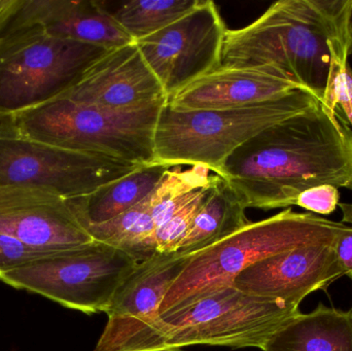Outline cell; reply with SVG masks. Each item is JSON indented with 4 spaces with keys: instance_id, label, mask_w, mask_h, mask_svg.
Instances as JSON below:
<instances>
[{
    "instance_id": "cell-7",
    "label": "cell",
    "mask_w": 352,
    "mask_h": 351,
    "mask_svg": "<svg viewBox=\"0 0 352 351\" xmlns=\"http://www.w3.org/2000/svg\"><path fill=\"white\" fill-rule=\"evenodd\" d=\"M107 51L43 27L0 37V119L61 96Z\"/></svg>"
},
{
    "instance_id": "cell-11",
    "label": "cell",
    "mask_w": 352,
    "mask_h": 351,
    "mask_svg": "<svg viewBox=\"0 0 352 351\" xmlns=\"http://www.w3.org/2000/svg\"><path fill=\"white\" fill-rule=\"evenodd\" d=\"M225 23L214 2H201L166 28L136 41L167 99L221 66Z\"/></svg>"
},
{
    "instance_id": "cell-2",
    "label": "cell",
    "mask_w": 352,
    "mask_h": 351,
    "mask_svg": "<svg viewBox=\"0 0 352 351\" xmlns=\"http://www.w3.org/2000/svg\"><path fill=\"white\" fill-rule=\"evenodd\" d=\"M352 0H280L227 29L221 66L276 70L324 102L332 52L352 45Z\"/></svg>"
},
{
    "instance_id": "cell-26",
    "label": "cell",
    "mask_w": 352,
    "mask_h": 351,
    "mask_svg": "<svg viewBox=\"0 0 352 351\" xmlns=\"http://www.w3.org/2000/svg\"><path fill=\"white\" fill-rule=\"evenodd\" d=\"M336 253L345 275L352 280V227L347 226L337 237Z\"/></svg>"
},
{
    "instance_id": "cell-27",
    "label": "cell",
    "mask_w": 352,
    "mask_h": 351,
    "mask_svg": "<svg viewBox=\"0 0 352 351\" xmlns=\"http://www.w3.org/2000/svg\"><path fill=\"white\" fill-rule=\"evenodd\" d=\"M20 0H0V27L12 14Z\"/></svg>"
},
{
    "instance_id": "cell-18",
    "label": "cell",
    "mask_w": 352,
    "mask_h": 351,
    "mask_svg": "<svg viewBox=\"0 0 352 351\" xmlns=\"http://www.w3.org/2000/svg\"><path fill=\"white\" fill-rule=\"evenodd\" d=\"M263 351H352V308L318 304L296 315L262 348Z\"/></svg>"
},
{
    "instance_id": "cell-20",
    "label": "cell",
    "mask_w": 352,
    "mask_h": 351,
    "mask_svg": "<svg viewBox=\"0 0 352 351\" xmlns=\"http://www.w3.org/2000/svg\"><path fill=\"white\" fill-rule=\"evenodd\" d=\"M151 196V195H150ZM150 196L121 216L86 229L93 240L116 247L140 262L152 258L157 251Z\"/></svg>"
},
{
    "instance_id": "cell-16",
    "label": "cell",
    "mask_w": 352,
    "mask_h": 351,
    "mask_svg": "<svg viewBox=\"0 0 352 351\" xmlns=\"http://www.w3.org/2000/svg\"><path fill=\"white\" fill-rule=\"evenodd\" d=\"M41 27L53 36L105 49L134 43L111 10L96 0H47Z\"/></svg>"
},
{
    "instance_id": "cell-13",
    "label": "cell",
    "mask_w": 352,
    "mask_h": 351,
    "mask_svg": "<svg viewBox=\"0 0 352 351\" xmlns=\"http://www.w3.org/2000/svg\"><path fill=\"white\" fill-rule=\"evenodd\" d=\"M0 233L41 253H55L93 241L67 200L35 188L0 187Z\"/></svg>"
},
{
    "instance_id": "cell-24",
    "label": "cell",
    "mask_w": 352,
    "mask_h": 351,
    "mask_svg": "<svg viewBox=\"0 0 352 351\" xmlns=\"http://www.w3.org/2000/svg\"><path fill=\"white\" fill-rule=\"evenodd\" d=\"M51 253H41L18 239L0 233V275Z\"/></svg>"
},
{
    "instance_id": "cell-6",
    "label": "cell",
    "mask_w": 352,
    "mask_h": 351,
    "mask_svg": "<svg viewBox=\"0 0 352 351\" xmlns=\"http://www.w3.org/2000/svg\"><path fill=\"white\" fill-rule=\"evenodd\" d=\"M301 313L299 305L219 288L184 308L160 317L159 351L188 346L256 348Z\"/></svg>"
},
{
    "instance_id": "cell-5",
    "label": "cell",
    "mask_w": 352,
    "mask_h": 351,
    "mask_svg": "<svg viewBox=\"0 0 352 351\" xmlns=\"http://www.w3.org/2000/svg\"><path fill=\"white\" fill-rule=\"evenodd\" d=\"M322 103L306 90L252 106L176 111L165 104L155 133L154 163L217 173L228 157L263 130Z\"/></svg>"
},
{
    "instance_id": "cell-9",
    "label": "cell",
    "mask_w": 352,
    "mask_h": 351,
    "mask_svg": "<svg viewBox=\"0 0 352 351\" xmlns=\"http://www.w3.org/2000/svg\"><path fill=\"white\" fill-rule=\"evenodd\" d=\"M140 166L0 132V187L35 188L68 200L88 195Z\"/></svg>"
},
{
    "instance_id": "cell-22",
    "label": "cell",
    "mask_w": 352,
    "mask_h": 351,
    "mask_svg": "<svg viewBox=\"0 0 352 351\" xmlns=\"http://www.w3.org/2000/svg\"><path fill=\"white\" fill-rule=\"evenodd\" d=\"M217 179V174L209 175V169L202 166H192L186 171L170 169L150 196L156 230L175 216L196 190L212 185Z\"/></svg>"
},
{
    "instance_id": "cell-15",
    "label": "cell",
    "mask_w": 352,
    "mask_h": 351,
    "mask_svg": "<svg viewBox=\"0 0 352 351\" xmlns=\"http://www.w3.org/2000/svg\"><path fill=\"white\" fill-rule=\"evenodd\" d=\"M299 89V84L270 68L219 66L167 99V105L176 111L240 109Z\"/></svg>"
},
{
    "instance_id": "cell-29",
    "label": "cell",
    "mask_w": 352,
    "mask_h": 351,
    "mask_svg": "<svg viewBox=\"0 0 352 351\" xmlns=\"http://www.w3.org/2000/svg\"><path fill=\"white\" fill-rule=\"evenodd\" d=\"M351 55H352V45H351V52H349V56H351Z\"/></svg>"
},
{
    "instance_id": "cell-28",
    "label": "cell",
    "mask_w": 352,
    "mask_h": 351,
    "mask_svg": "<svg viewBox=\"0 0 352 351\" xmlns=\"http://www.w3.org/2000/svg\"><path fill=\"white\" fill-rule=\"evenodd\" d=\"M343 212V220L352 224V205L351 204H339Z\"/></svg>"
},
{
    "instance_id": "cell-19",
    "label": "cell",
    "mask_w": 352,
    "mask_h": 351,
    "mask_svg": "<svg viewBox=\"0 0 352 351\" xmlns=\"http://www.w3.org/2000/svg\"><path fill=\"white\" fill-rule=\"evenodd\" d=\"M245 206L221 177L212 188L176 253L194 255L250 224Z\"/></svg>"
},
{
    "instance_id": "cell-4",
    "label": "cell",
    "mask_w": 352,
    "mask_h": 351,
    "mask_svg": "<svg viewBox=\"0 0 352 351\" xmlns=\"http://www.w3.org/2000/svg\"><path fill=\"white\" fill-rule=\"evenodd\" d=\"M347 228L311 212L283 210L250 222L219 242L194 253L160 306V317L179 310L221 288L256 262L306 243L334 241Z\"/></svg>"
},
{
    "instance_id": "cell-3",
    "label": "cell",
    "mask_w": 352,
    "mask_h": 351,
    "mask_svg": "<svg viewBox=\"0 0 352 351\" xmlns=\"http://www.w3.org/2000/svg\"><path fill=\"white\" fill-rule=\"evenodd\" d=\"M167 99L142 109L113 111L56 98L0 119V132L74 152L124 162L155 161V133Z\"/></svg>"
},
{
    "instance_id": "cell-23",
    "label": "cell",
    "mask_w": 352,
    "mask_h": 351,
    "mask_svg": "<svg viewBox=\"0 0 352 351\" xmlns=\"http://www.w3.org/2000/svg\"><path fill=\"white\" fill-rule=\"evenodd\" d=\"M219 177L212 185L196 190L188 202L164 225L155 232L158 253H175L182 241L190 231L195 218L202 207L205 200L212 191Z\"/></svg>"
},
{
    "instance_id": "cell-1",
    "label": "cell",
    "mask_w": 352,
    "mask_h": 351,
    "mask_svg": "<svg viewBox=\"0 0 352 351\" xmlns=\"http://www.w3.org/2000/svg\"><path fill=\"white\" fill-rule=\"evenodd\" d=\"M215 174L245 208L295 205L318 185L352 190V128L340 106L322 103L263 130L234 150Z\"/></svg>"
},
{
    "instance_id": "cell-25",
    "label": "cell",
    "mask_w": 352,
    "mask_h": 351,
    "mask_svg": "<svg viewBox=\"0 0 352 351\" xmlns=\"http://www.w3.org/2000/svg\"><path fill=\"white\" fill-rule=\"evenodd\" d=\"M339 204V190L333 185H322L306 190L300 194L295 205L304 208L311 214L328 216L337 210Z\"/></svg>"
},
{
    "instance_id": "cell-17",
    "label": "cell",
    "mask_w": 352,
    "mask_h": 351,
    "mask_svg": "<svg viewBox=\"0 0 352 351\" xmlns=\"http://www.w3.org/2000/svg\"><path fill=\"white\" fill-rule=\"evenodd\" d=\"M170 169L160 163L142 165L88 195L68 199V205L86 230L88 227L109 222L144 201Z\"/></svg>"
},
{
    "instance_id": "cell-8",
    "label": "cell",
    "mask_w": 352,
    "mask_h": 351,
    "mask_svg": "<svg viewBox=\"0 0 352 351\" xmlns=\"http://www.w3.org/2000/svg\"><path fill=\"white\" fill-rule=\"evenodd\" d=\"M138 265L128 253L93 240L6 272L0 282L86 315L107 313L116 293Z\"/></svg>"
},
{
    "instance_id": "cell-14",
    "label": "cell",
    "mask_w": 352,
    "mask_h": 351,
    "mask_svg": "<svg viewBox=\"0 0 352 351\" xmlns=\"http://www.w3.org/2000/svg\"><path fill=\"white\" fill-rule=\"evenodd\" d=\"M113 111L142 109L167 99L135 41L109 49L58 97Z\"/></svg>"
},
{
    "instance_id": "cell-21",
    "label": "cell",
    "mask_w": 352,
    "mask_h": 351,
    "mask_svg": "<svg viewBox=\"0 0 352 351\" xmlns=\"http://www.w3.org/2000/svg\"><path fill=\"white\" fill-rule=\"evenodd\" d=\"M202 0H132L111 12L134 41L146 38L200 5Z\"/></svg>"
},
{
    "instance_id": "cell-10",
    "label": "cell",
    "mask_w": 352,
    "mask_h": 351,
    "mask_svg": "<svg viewBox=\"0 0 352 351\" xmlns=\"http://www.w3.org/2000/svg\"><path fill=\"white\" fill-rule=\"evenodd\" d=\"M190 257L157 253L140 262L116 293L95 351H159L161 304Z\"/></svg>"
},
{
    "instance_id": "cell-12",
    "label": "cell",
    "mask_w": 352,
    "mask_h": 351,
    "mask_svg": "<svg viewBox=\"0 0 352 351\" xmlns=\"http://www.w3.org/2000/svg\"><path fill=\"white\" fill-rule=\"evenodd\" d=\"M335 243H306L265 258L244 269L233 286L261 298L300 305L308 295L326 291L345 275Z\"/></svg>"
}]
</instances>
